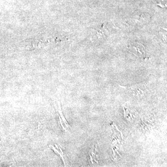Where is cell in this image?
Here are the masks:
<instances>
[{"label":"cell","instance_id":"1","mask_svg":"<svg viewBox=\"0 0 167 167\" xmlns=\"http://www.w3.org/2000/svg\"><path fill=\"white\" fill-rule=\"evenodd\" d=\"M59 112H60V114H61V117L62 118L64 122L65 123V124H66V126L67 127H69V125L67 123V122L66 121V119H65V118L64 117L62 113L61 110V106H60V110H59Z\"/></svg>","mask_w":167,"mask_h":167},{"label":"cell","instance_id":"2","mask_svg":"<svg viewBox=\"0 0 167 167\" xmlns=\"http://www.w3.org/2000/svg\"><path fill=\"white\" fill-rule=\"evenodd\" d=\"M50 146L51 147H52V149H53V150H54V151H55V152L56 153H58V154H59V155H60V156H61V157H62V158L63 160V161H64V160L62 156L61 155V154H60V153H59V152H58V151H56V149H55V148H54V147H53V146H52V145H50Z\"/></svg>","mask_w":167,"mask_h":167}]
</instances>
